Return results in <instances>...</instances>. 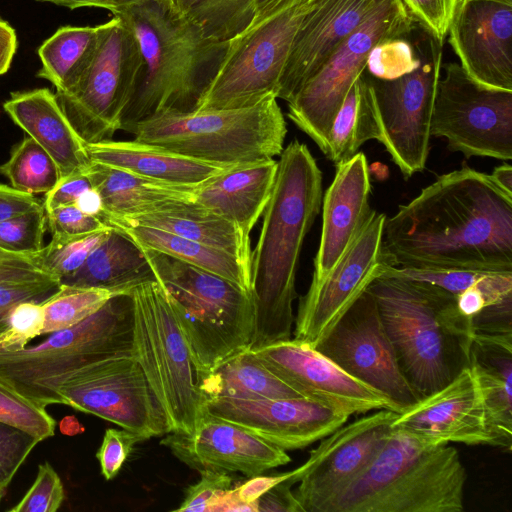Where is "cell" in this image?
Wrapping results in <instances>:
<instances>
[{
  "label": "cell",
  "instance_id": "44",
  "mask_svg": "<svg viewBox=\"0 0 512 512\" xmlns=\"http://www.w3.org/2000/svg\"><path fill=\"white\" fill-rule=\"evenodd\" d=\"M44 312L42 303L23 302L15 306L0 324V351L18 349L42 336Z\"/></svg>",
  "mask_w": 512,
  "mask_h": 512
},
{
  "label": "cell",
  "instance_id": "19",
  "mask_svg": "<svg viewBox=\"0 0 512 512\" xmlns=\"http://www.w3.org/2000/svg\"><path fill=\"white\" fill-rule=\"evenodd\" d=\"M251 350L302 397L349 416L382 408L395 411L387 397L347 374L305 342L290 338Z\"/></svg>",
  "mask_w": 512,
  "mask_h": 512
},
{
  "label": "cell",
  "instance_id": "25",
  "mask_svg": "<svg viewBox=\"0 0 512 512\" xmlns=\"http://www.w3.org/2000/svg\"><path fill=\"white\" fill-rule=\"evenodd\" d=\"M371 180L363 152L336 165L322 197V231L311 283L322 280L349 248L371 216Z\"/></svg>",
  "mask_w": 512,
  "mask_h": 512
},
{
  "label": "cell",
  "instance_id": "23",
  "mask_svg": "<svg viewBox=\"0 0 512 512\" xmlns=\"http://www.w3.org/2000/svg\"><path fill=\"white\" fill-rule=\"evenodd\" d=\"M188 466L256 476L291 461L286 450L205 409L192 433L170 432L161 441Z\"/></svg>",
  "mask_w": 512,
  "mask_h": 512
},
{
  "label": "cell",
  "instance_id": "54",
  "mask_svg": "<svg viewBox=\"0 0 512 512\" xmlns=\"http://www.w3.org/2000/svg\"><path fill=\"white\" fill-rule=\"evenodd\" d=\"M41 205L32 194L0 184V222Z\"/></svg>",
  "mask_w": 512,
  "mask_h": 512
},
{
  "label": "cell",
  "instance_id": "60",
  "mask_svg": "<svg viewBox=\"0 0 512 512\" xmlns=\"http://www.w3.org/2000/svg\"><path fill=\"white\" fill-rule=\"evenodd\" d=\"M489 176L504 193L512 197V167L510 164L504 163L495 167Z\"/></svg>",
  "mask_w": 512,
  "mask_h": 512
},
{
  "label": "cell",
  "instance_id": "17",
  "mask_svg": "<svg viewBox=\"0 0 512 512\" xmlns=\"http://www.w3.org/2000/svg\"><path fill=\"white\" fill-rule=\"evenodd\" d=\"M387 215L373 210L349 248L319 282L301 297L294 339L315 347L354 301L390 265L384 253Z\"/></svg>",
  "mask_w": 512,
  "mask_h": 512
},
{
  "label": "cell",
  "instance_id": "14",
  "mask_svg": "<svg viewBox=\"0 0 512 512\" xmlns=\"http://www.w3.org/2000/svg\"><path fill=\"white\" fill-rule=\"evenodd\" d=\"M431 136L445 138L466 158L512 159V91L476 82L457 63L444 66L431 119Z\"/></svg>",
  "mask_w": 512,
  "mask_h": 512
},
{
  "label": "cell",
  "instance_id": "24",
  "mask_svg": "<svg viewBox=\"0 0 512 512\" xmlns=\"http://www.w3.org/2000/svg\"><path fill=\"white\" fill-rule=\"evenodd\" d=\"M381 0H317L302 20L284 66L277 99L289 102Z\"/></svg>",
  "mask_w": 512,
  "mask_h": 512
},
{
  "label": "cell",
  "instance_id": "43",
  "mask_svg": "<svg viewBox=\"0 0 512 512\" xmlns=\"http://www.w3.org/2000/svg\"><path fill=\"white\" fill-rule=\"evenodd\" d=\"M46 212L40 207L0 222V248L6 251L32 255L43 245L46 229Z\"/></svg>",
  "mask_w": 512,
  "mask_h": 512
},
{
  "label": "cell",
  "instance_id": "21",
  "mask_svg": "<svg viewBox=\"0 0 512 512\" xmlns=\"http://www.w3.org/2000/svg\"><path fill=\"white\" fill-rule=\"evenodd\" d=\"M392 427L433 445L455 442L494 447L482 390L469 365L448 384L399 413Z\"/></svg>",
  "mask_w": 512,
  "mask_h": 512
},
{
  "label": "cell",
  "instance_id": "10",
  "mask_svg": "<svg viewBox=\"0 0 512 512\" xmlns=\"http://www.w3.org/2000/svg\"><path fill=\"white\" fill-rule=\"evenodd\" d=\"M417 22L402 0H381L363 23L287 102L289 119L323 152L333 120L378 43L410 34Z\"/></svg>",
  "mask_w": 512,
  "mask_h": 512
},
{
  "label": "cell",
  "instance_id": "31",
  "mask_svg": "<svg viewBox=\"0 0 512 512\" xmlns=\"http://www.w3.org/2000/svg\"><path fill=\"white\" fill-rule=\"evenodd\" d=\"M114 225L144 226L166 231L226 252L250 266V238L237 224L192 201L175 208L106 221Z\"/></svg>",
  "mask_w": 512,
  "mask_h": 512
},
{
  "label": "cell",
  "instance_id": "49",
  "mask_svg": "<svg viewBox=\"0 0 512 512\" xmlns=\"http://www.w3.org/2000/svg\"><path fill=\"white\" fill-rule=\"evenodd\" d=\"M45 212L52 236L86 235L111 228L97 217L82 212L75 204L59 206Z\"/></svg>",
  "mask_w": 512,
  "mask_h": 512
},
{
  "label": "cell",
  "instance_id": "46",
  "mask_svg": "<svg viewBox=\"0 0 512 512\" xmlns=\"http://www.w3.org/2000/svg\"><path fill=\"white\" fill-rule=\"evenodd\" d=\"M39 442L29 432L0 421V492L5 493L13 477Z\"/></svg>",
  "mask_w": 512,
  "mask_h": 512
},
{
  "label": "cell",
  "instance_id": "22",
  "mask_svg": "<svg viewBox=\"0 0 512 512\" xmlns=\"http://www.w3.org/2000/svg\"><path fill=\"white\" fill-rule=\"evenodd\" d=\"M204 409L284 450L301 449L321 440L350 417L305 397L213 398L205 401Z\"/></svg>",
  "mask_w": 512,
  "mask_h": 512
},
{
  "label": "cell",
  "instance_id": "32",
  "mask_svg": "<svg viewBox=\"0 0 512 512\" xmlns=\"http://www.w3.org/2000/svg\"><path fill=\"white\" fill-rule=\"evenodd\" d=\"M155 280L143 248L120 230L111 228L84 264L60 284L129 294L134 287Z\"/></svg>",
  "mask_w": 512,
  "mask_h": 512
},
{
  "label": "cell",
  "instance_id": "33",
  "mask_svg": "<svg viewBox=\"0 0 512 512\" xmlns=\"http://www.w3.org/2000/svg\"><path fill=\"white\" fill-rule=\"evenodd\" d=\"M198 385L204 401L213 398L259 400L302 397L272 373L251 349L230 356L199 376Z\"/></svg>",
  "mask_w": 512,
  "mask_h": 512
},
{
  "label": "cell",
  "instance_id": "56",
  "mask_svg": "<svg viewBox=\"0 0 512 512\" xmlns=\"http://www.w3.org/2000/svg\"><path fill=\"white\" fill-rule=\"evenodd\" d=\"M17 47L18 40L15 29L0 17V75L10 69Z\"/></svg>",
  "mask_w": 512,
  "mask_h": 512
},
{
  "label": "cell",
  "instance_id": "35",
  "mask_svg": "<svg viewBox=\"0 0 512 512\" xmlns=\"http://www.w3.org/2000/svg\"><path fill=\"white\" fill-rule=\"evenodd\" d=\"M140 247L158 251L183 262L224 277L251 292L250 266L236 257L159 229L114 225Z\"/></svg>",
  "mask_w": 512,
  "mask_h": 512
},
{
  "label": "cell",
  "instance_id": "29",
  "mask_svg": "<svg viewBox=\"0 0 512 512\" xmlns=\"http://www.w3.org/2000/svg\"><path fill=\"white\" fill-rule=\"evenodd\" d=\"M86 150L93 162L177 185L198 186L229 168L134 139L89 143Z\"/></svg>",
  "mask_w": 512,
  "mask_h": 512
},
{
  "label": "cell",
  "instance_id": "15",
  "mask_svg": "<svg viewBox=\"0 0 512 512\" xmlns=\"http://www.w3.org/2000/svg\"><path fill=\"white\" fill-rule=\"evenodd\" d=\"M59 394L61 404L110 421L143 440L171 432L135 353L83 367L65 380Z\"/></svg>",
  "mask_w": 512,
  "mask_h": 512
},
{
  "label": "cell",
  "instance_id": "61",
  "mask_svg": "<svg viewBox=\"0 0 512 512\" xmlns=\"http://www.w3.org/2000/svg\"><path fill=\"white\" fill-rule=\"evenodd\" d=\"M23 256H28V255L16 254V253H12V252H9V251H6V250L0 248V261L5 260V259L23 257Z\"/></svg>",
  "mask_w": 512,
  "mask_h": 512
},
{
  "label": "cell",
  "instance_id": "8",
  "mask_svg": "<svg viewBox=\"0 0 512 512\" xmlns=\"http://www.w3.org/2000/svg\"><path fill=\"white\" fill-rule=\"evenodd\" d=\"M134 353L130 293L111 297L78 324L34 345L0 351V380L35 404H61V385L94 362Z\"/></svg>",
  "mask_w": 512,
  "mask_h": 512
},
{
  "label": "cell",
  "instance_id": "42",
  "mask_svg": "<svg viewBox=\"0 0 512 512\" xmlns=\"http://www.w3.org/2000/svg\"><path fill=\"white\" fill-rule=\"evenodd\" d=\"M0 421L17 426L41 441L55 433V420L41 407L0 380Z\"/></svg>",
  "mask_w": 512,
  "mask_h": 512
},
{
  "label": "cell",
  "instance_id": "41",
  "mask_svg": "<svg viewBox=\"0 0 512 512\" xmlns=\"http://www.w3.org/2000/svg\"><path fill=\"white\" fill-rule=\"evenodd\" d=\"M419 63L412 30L408 35L384 40L372 48L365 71L372 77L390 80L413 71Z\"/></svg>",
  "mask_w": 512,
  "mask_h": 512
},
{
  "label": "cell",
  "instance_id": "40",
  "mask_svg": "<svg viewBox=\"0 0 512 512\" xmlns=\"http://www.w3.org/2000/svg\"><path fill=\"white\" fill-rule=\"evenodd\" d=\"M110 229L78 236H52L48 245L33 254V262L39 270L61 281L84 264Z\"/></svg>",
  "mask_w": 512,
  "mask_h": 512
},
{
  "label": "cell",
  "instance_id": "52",
  "mask_svg": "<svg viewBox=\"0 0 512 512\" xmlns=\"http://www.w3.org/2000/svg\"><path fill=\"white\" fill-rule=\"evenodd\" d=\"M86 170L76 171L60 178L56 186L45 194L43 202L45 211L75 204L84 191L93 187Z\"/></svg>",
  "mask_w": 512,
  "mask_h": 512
},
{
  "label": "cell",
  "instance_id": "11",
  "mask_svg": "<svg viewBox=\"0 0 512 512\" xmlns=\"http://www.w3.org/2000/svg\"><path fill=\"white\" fill-rule=\"evenodd\" d=\"M413 38L420 56L413 71L386 80L372 77L364 70L377 109L379 142L405 179L426 167L442 67L443 43L418 23Z\"/></svg>",
  "mask_w": 512,
  "mask_h": 512
},
{
  "label": "cell",
  "instance_id": "53",
  "mask_svg": "<svg viewBox=\"0 0 512 512\" xmlns=\"http://www.w3.org/2000/svg\"><path fill=\"white\" fill-rule=\"evenodd\" d=\"M294 482L290 475L287 479L279 482L256 501V512H304L291 487Z\"/></svg>",
  "mask_w": 512,
  "mask_h": 512
},
{
  "label": "cell",
  "instance_id": "3",
  "mask_svg": "<svg viewBox=\"0 0 512 512\" xmlns=\"http://www.w3.org/2000/svg\"><path fill=\"white\" fill-rule=\"evenodd\" d=\"M113 16L132 31L144 62L121 129L158 113L197 111L226 58L229 41L207 38L174 0H141Z\"/></svg>",
  "mask_w": 512,
  "mask_h": 512
},
{
  "label": "cell",
  "instance_id": "7",
  "mask_svg": "<svg viewBox=\"0 0 512 512\" xmlns=\"http://www.w3.org/2000/svg\"><path fill=\"white\" fill-rule=\"evenodd\" d=\"M134 140L223 167L279 156L286 121L274 95L246 107L163 112L138 121Z\"/></svg>",
  "mask_w": 512,
  "mask_h": 512
},
{
  "label": "cell",
  "instance_id": "12",
  "mask_svg": "<svg viewBox=\"0 0 512 512\" xmlns=\"http://www.w3.org/2000/svg\"><path fill=\"white\" fill-rule=\"evenodd\" d=\"M144 67L138 42L117 16L103 23L95 56L76 86L57 94L68 120L86 143L111 139Z\"/></svg>",
  "mask_w": 512,
  "mask_h": 512
},
{
  "label": "cell",
  "instance_id": "57",
  "mask_svg": "<svg viewBox=\"0 0 512 512\" xmlns=\"http://www.w3.org/2000/svg\"><path fill=\"white\" fill-rule=\"evenodd\" d=\"M40 2H49L55 5L76 9L80 7H98L109 10L115 14L127 7L138 3L141 0H36Z\"/></svg>",
  "mask_w": 512,
  "mask_h": 512
},
{
  "label": "cell",
  "instance_id": "28",
  "mask_svg": "<svg viewBox=\"0 0 512 512\" xmlns=\"http://www.w3.org/2000/svg\"><path fill=\"white\" fill-rule=\"evenodd\" d=\"M86 173L101 195L100 220L105 224L109 219L139 216L192 202L197 188L146 178L93 161Z\"/></svg>",
  "mask_w": 512,
  "mask_h": 512
},
{
  "label": "cell",
  "instance_id": "59",
  "mask_svg": "<svg viewBox=\"0 0 512 512\" xmlns=\"http://www.w3.org/2000/svg\"><path fill=\"white\" fill-rule=\"evenodd\" d=\"M75 205L85 214L100 219L103 213V201L100 193L91 187L84 191L76 200Z\"/></svg>",
  "mask_w": 512,
  "mask_h": 512
},
{
  "label": "cell",
  "instance_id": "26",
  "mask_svg": "<svg viewBox=\"0 0 512 512\" xmlns=\"http://www.w3.org/2000/svg\"><path fill=\"white\" fill-rule=\"evenodd\" d=\"M13 122L43 147L58 165L61 178L86 170L91 160L56 94L47 88L14 92L3 104Z\"/></svg>",
  "mask_w": 512,
  "mask_h": 512
},
{
  "label": "cell",
  "instance_id": "18",
  "mask_svg": "<svg viewBox=\"0 0 512 512\" xmlns=\"http://www.w3.org/2000/svg\"><path fill=\"white\" fill-rule=\"evenodd\" d=\"M398 414L378 409L321 439L306 462L291 471L292 481L299 482L294 495L304 512H322L327 502L371 462Z\"/></svg>",
  "mask_w": 512,
  "mask_h": 512
},
{
  "label": "cell",
  "instance_id": "38",
  "mask_svg": "<svg viewBox=\"0 0 512 512\" xmlns=\"http://www.w3.org/2000/svg\"><path fill=\"white\" fill-rule=\"evenodd\" d=\"M13 188L28 194L47 193L61 178L50 154L30 136L14 147L8 161L0 166Z\"/></svg>",
  "mask_w": 512,
  "mask_h": 512
},
{
  "label": "cell",
  "instance_id": "34",
  "mask_svg": "<svg viewBox=\"0 0 512 512\" xmlns=\"http://www.w3.org/2000/svg\"><path fill=\"white\" fill-rule=\"evenodd\" d=\"M102 31L103 24L58 28L37 50L41 61L37 77L51 82L57 94L71 91L90 66Z\"/></svg>",
  "mask_w": 512,
  "mask_h": 512
},
{
  "label": "cell",
  "instance_id": "37",
  "mask_svg": "<svg viewBox=\"0 0 512 512\" xmlns=\"http://www.w3.org/2000/svg\"><path fill=\"white\" fill-rule=\"evenodd\" d=\"M179 10L216 41H230L252 23L255 0H174Z\"/></svg>",
  "mask_w": 512,
  "mask_h": 512
},
{
  "label": "cell",
  "instance_id": "4",
  "mask_svg": "<svg viewBox=\"0 0 512 512\" xmlns=\"http://www.w3.org/2000/svg\"><path fill=\"white\" fill-rule=\"evenodd\" d=\"M367 289L377 302L400 368L421 398L469 365L474 330L454 294L425 281L386 275Z\"/></svg>",
  "mask_w": 512,
  "mask_h": 512
},
{
  "label": "cell",
  "instance_id": "58",
  "mask_svg": "<svg viewBox=\"0 0 512 512\" xmlns=\"http://www.w3.org/2000/svg\"><path fill=\"white\" fill-rule=\"evenodd\" d=\"M298 1L300 0H255L254 17L250 26L263 21L264 19L283 9H286Z\"/></svg>",
  "mask_w": 512,
  "mask_h": 512
},
{
  "label": "cell",
  "instance_id": "2",
  "mask_svg": "<svg viewBox=\"0 0 512 512\" xmlns=\"http://www.w3.org/2000/svg\"><path fill=\"white\" fill-rule=\"evenodd\" d=\"M279 156L251 252L255 329L250 349L291 338L300 254L322 205V171L307 145L295 139Z\"/></svg>",
  "mask_w": 512,
  "mask_h": 512
},
{
  "label": "cell",
  "instance_id": "9",
  "mask_svg": "<svg viewBox=\"0 0 512 512\" xmlns=\"http://www.w3.org/2000/svg\"><path fill=\"white\" fill-rule=\"evenodd\" d=\"M129 293L135 356L167 415L171 432L190 434L205 401L167 293L157 280L142 283Z\"/></svg>",
  "mask_w": 512,
  "mask_h": 512
},
{
  "label": "cell",
  "instance_id": "16",
  "mask_svg": "<svg viewBox=\"0 0 512 512\" xmlns=\"http://www.w3.org/2000/svg\"><path fill=\"white\" fill-rule=\"evenodd\" d=\"M315 348L347 374L387 397L397 413L421 399L400 368L377 302L368 289Z\"/></svg>",
  "mask_w": 512,
  "mask_h": 512
},
{
  "label": "cell",
  "instance_id": "39",
  "mask_svg": "<svg viewBox=\"0 0 512 512\" xmlns=\"http://www.w3.org/2000/svg\"><path fill=\"white\" fill-rule=\"evenodd\" d=\"M115 295L118 294L104 289L61 285L54 295L42 302V336L78 324Z\"/></svg>",
  "mask_w": 512,
  "mask_h": 512
},
{
  "label": "cell",
  "instance_id": "50",
  "mask_svg": "<svg viewBox=\"0 0 512 512\" xmlns=\"http://www.w3.org/2000/svg\"><path fill=\"white\" fill-rule=\"evenodd\" d=\"M139 441L143 439L125 429L108 428L105 431L96 458L106 480H112L118 474L134 444Z\"/></svg>",
  "mask_w": 512,
  "mask_h": 512
},
{
  "label": "cell",
  "instance_id": "30",
  "mask_svg": "<svg viewBox=\"0 0 512 512\" xmlns=\"http://www.w3.org/2000/svg\"><path fill=\"white\" fill-rule=\"evenodd\" d=\"M469 366L484 397L494 447H512V334H474Z\"/></svg>",
  "mask_w": 512,
  "mask_h": 512
},
{
  "label": "cell",
  "instance_id": "62",
  "mask_svg": "<svg viewBox=\"0 0 512 512\" xmlns=\"http://www.w3.org/2000/svg\"><path fill=\"white\" fill-rule=\"evenodd\" d=\"M3 495H4V493L0 492V501H1L2 497H3Z\"/></svg>",
  "mask_w": 512,
  "mask_h": 512
},
{
  "label": "cell",
  "instance_id": "5",
  "mask_svg": "<svg viewBox=\"0 0 512 512\" xmlns=\"http://www.w3.org/2000/svg\"><path fill=\"white\" fill-rule=\"evenodd\" d=\"M466 480L456 448L393 428L371 462L322 512H462Z\"/></svg>",
  "mask_w": 512,
  "mask_h": 512
},
{
  "label": "cell",
  "instance_id": "51",
  "mask_svg": "<svg viewBox=\"0 0 512 512\" xmlns=\"http://www.w3.org/2000/svg\"><path fill=\"white\" fill-rule=\"evenodd\" d=\"M457 0H402L415 21L440 42L447 37Z\"/></svg>",
  "mask_w": 512,
  "mask_h": 512
},
{
  "label": "cell",
  "instance_id": "6",
  "mask_svg": "<svg viewBox=\"0 0 512 512\" xmlns=\"http://www.w3.org/2000/svg\"><path fill=\"white\" fill-rule=\"evenodd\" d=\"M143 250L167 293L198 377L251 348L255 329L252 292L177 258Z\"/></svg>",
  "mask_w": 512,
  "mask_h": 512
},
{
  "label": "cell",
  "instance_id": "13",
  "mask_svg": "<svg viewBox=\"0 0 512 512\" xmlns=\"http://www.w3.org/2000/svg\"><path fill=\"white\" fill-rule=\"evenodd\" d=\"M317 0H300L229 41L226 58L198 110L253 105L277 98L296 32Z\"/></svg>",
  "mask_w": 512,
  "mask_h": 512
},
{
  "label": "cell",
  "instance_id": "1",
  "mask_svg": "<svg viewBox=\"0 0 512 512\" xmlns=\"http://www.w3.org/2000/svg\"><path fill=\"white\" fill-rule=\"evenodd\" d=\"M383 247L395 267L512 272V197L462 166L386 217Z\"/></svg>",
  "mask_w": 512,
  "mask_h": 512
},
{
  "label": "cell",
  "instance_id": "45",
  "mask_svg": "<svg viewBox=\"0 0 512 512\" xmlns=\"http://www.w3.org/2000/svg\"><path fill=\"white\" fill-rule=\"evenodd\" d=\"M64 500V486L53 466L44 462L38 466L36 478L24 497L11 512H56Z\"/></svg>",
  "mask_w": 512,
  "mask_h": 512
},
{
  "label": "cell",
  "instance_id": "55",
  "mask_svg": "<svg viewBox=\"0 0 512 512\" xmlns=\"http://www.w3.org/2000/svg\"><path fill=\"white\" fill-rule=\"evenodd\" d=\"M289 475L290 472L272 476H260L259 474L252 476L250 480L233 490L240 501L256 508L255 501L270 488L287 479Z\"/></svg>",
  "mask_w": 512,
  "mask_h": 512
},
{
  "label": "cell",
  "instance_id": "47",
  "mask_svg": "<svg viewBox=\"0 0 512 512\" xmlns=\"http://www.w3.org/2000/svg\"><path fill=\"white\" fill-rule=\"evenodd\" d=\"M61 287L52 276L0 280V324L10 311L23 302L42 303Z\"/></svg>",
  "mask_w": 512,
  "mask_h": 512
},
{
  "label": "cell",
  "instance_id": "48",
  "mask_svg": "<svg viewBox=\"0 0 512 512\" xmlns=\"http://www.w3.org/2000/svg\"><path fill=\"white\" fill-rule=\"evenodd\" d=\"M200 480L189 486L181 505L174 511L212 512L218 500L231 489L232 478L226 471L203 469Z\"/></svg>",
  "mask_w": 512,
  "mask_h": 512
},
{
  "label": "cell",
  "instance_id": "20",
  "mask_svg": "<svg viewBox=\"0 0 512 512\" xmlns=\"http://www.w3.org/2000/svg\"><path fill=\"white\" fill-rule=\"evenodd\" d=\"M447 36L471 78L512 91V0H457Z\"/></svg>",
  "mask_w": 512,
  "mask_h": 512
},
{
  "label": "cell",
  "instance_id": "36",
  "mask_svg": "<svg viewBox=\"0 0 512 512\" xmlns=\"http://www.w3.org/2000/svg\"><path fill=\"white\" fill-rule=\"evenodd\" d=\"M380 126L365 73L353 83L330 128L324 155L335 165L350 159L369 140H380Z\"/></svg>",
  "mask_w": 512,
  "mask_h": 512
},
{
  "label": "cell",
  "instance_id": "27",
  "mask_svg": "<svg viewBox=\"0 0 512 512\" xmlns=\"http://www.w3.org/2000/svg\"><path fill=\"white\" fill-rule=\"evenodd\" d=\"M277 168L273 158L229 167L198 185L194 202L250 235L269 201Z\"/></svg>",
  "mask_w": 512,
  "mask_h": 512
}]
</instances>
